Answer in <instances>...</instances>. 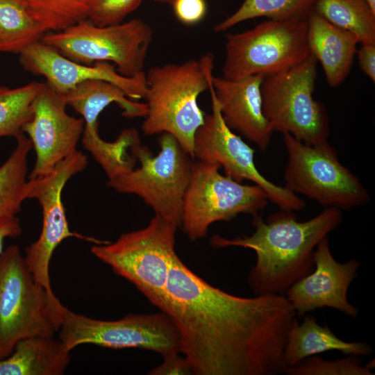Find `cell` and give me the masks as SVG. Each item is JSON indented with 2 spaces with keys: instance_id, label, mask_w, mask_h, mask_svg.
<instances>
[{
  "instance_id": "29",
  "label": "cell",
  "mask_w": 375,
  "mask_h": 375,
  "mask_svg": "<svg viewBox=\"0 0 375 375\" xmlns=\"http://www.w3.org/2000/svg\"><path fill=\"white\" fill-rule=\"evenodd\" d=\"M287 375H373L374 373L362 365L360 356L347 357L327 360L317 356L308 357L296 365L286 367Z\"/></svg>"
},
{
  "instance_id": "27",
  "label": "cell",
  "mask_w": 375,
  "mask_h": 375,
  "mask_svg": "<svg viewBox=\"0 0 375 375\" xmlns=\"http://www.w3.org/2000/svg\"><path fill=\"white\" fill-rule=\"evenodd\" d=\"M22 1L46 32H58L87 19L94 0Z\"/></svg>"
},
{
  "instance_id": "20",
  "label": "cell",
  "mask_w": 375,
  "mask_h": 375,
  "mask_svg": "<svg viewBox=\"0 0 375 375\" xmlns=\"http://www.w3.org/2000/svg\"><path fill=\"white\" fill-rule=\"evenodd\" d=\"M331 351L357 356H367L373 353L372 348L366 342L342 340L327 325H319L312 316H305L301 324L294 318L284 349L286 367L294 366L308 357Z\"/></svg>"
},
{
  "instance_id": "32",
  "label": "cell",
  "mask_w": 375,
  "mask_h": 375,
  "mask_svg": "<svg viewBox=\"0 0 375 375\" xmlns=\"http://www.w3.org/2000/svg\"><path fill=\"white\" fill-rule=\"evenodd\" d=\"M162 362L148 373L150 375L193 374L191 367L183 355L174 353L163 357Z\"/></svg>"
},
{
  "instance_id": "28",
  "label": "cell",
  "mask_w": 375,
  "mask_h": 375,
  "mask_svg": "<svg viewBox=\"0 0 375 375\" xmlns=\"http://www.w3.org/2000/svg\"><path fill=\"white\" fill-rule=\"evenodd\" d=\"M43 83L32 82L15 88L0 86V138H17L31 116V105Z\"/></svg>"
},
{
  "instance_id": "4",
  "label": "cell",
  "mask_w": 375,
  "mask_h": 375,
  "mask_svg": "<svg viewBox=\"0 0 375 375\" xmlns=\"http://www.w3.org/2000/svg\"><path fill=\"white\" fill-rule=\"evenodd\" d=\"M65 307L34 278L17 245L0 256V359L9 356L22 339L53 336Z\"/></svg>"
},
{
  "instance_id": "6",
  "label": "cell",
  "mask_w": 375,
  "mask_h": 375,
  "mask_svg": "<svg viewBox=\"0 0 375 375\" xmlns=\"http://www.w3.org/2000/svg\"><path fill=\"white\" fill-rule=\"evenodd\" d=\"M177 228L171 222L155 215L143 228L125 233L114 242L94 244L91 252L158 308L176 253Z\"/></svg>"
},
{
  "instance_id": "24",
  "label": "cell",
  "mask_w": 375,
  "mask_h": 375,
  "mask_svg": "<svg viewBox=\"0 0 375 375\" xmlns=\"http://www.w3.org/2000/svg\"><path fill=\"white\" fill-rule=\"evenodd\" d=\"M16 140L15 148L0 166V218L16 216L26 199L28 155L33 145L24 133Z\"/></svg>"
},
{
  "instance_id": "16",
  "label": "cell",
  "mask_w": 375,
  "mask_h": 375,
  "mask_svg": "<svg viewBox=\"0 0 375 375\" xmlns=\"http://www.w3.org/2000/svg\"><path fill=\"white\" fill-rule=\"evenodd\" d=\"M313 261V270L292 284L284 295L296 315L301 317L327 307L356 318L359 309L349 301L347 293L357 276L359 262L355 259L338 262L331 253L328 236L317 245Z\"/></svg>"
},
{
  "instance_id": "10",
  "label": "cell",
  "mask_w": 375,
  "mask_h": 375,
  "mask_svg": "<svg viewBox=\"0 0 375 375\" xmlns=\"http://www.w3.org/2000/svg\"><path fill=\"white\" fill-rule=\"evenodd\" d=\"M153 37L151 27L139 18L105 26L85 19L41 41L72 60L111 62L119 74L131 77L144 72Z\"/></svg>"
},
{
  "instance_id": "23",
  "label": "cell",
  "mask_w": 375,
  "mask_h": 375,
  "mask_svg": "<svg viewBox=\"0 0 375 375\" xmlns=\"http://www.w3.org/2000/svg\"><path fill=\"white\" fill-rule=\"evenodd\" d=\"M45 32L22 0H0V51L19 54Z\"/></svg>"
},
{
  "instance_id": "31",
  "label": "cell",
  "mask_w": 375,
  "mask_h": 375,
  "mask_svg": "<svg viewBox=\"0 0 375 375\" xmlns=\"http://www.w3.org/2000/svg\"><path fill=\"white\" fill-rule=\"evenodd\" d=\"M172 6L176 18L186 25L197 24L206 13L205 0H175Z\"/></svg>"
},
{
  "instance_id": "33",
  "label": "cell",
  "mask_w": 375,
  "mask_h": 375,
  "mask_svg": "<svg viewBox=\"0 0 375 375\" xmlns=\"http://www.w3.org/2000/svg\"><path fill=\"white\" fill-rule=\"evenodd\" d=\"M358 64L362 72L375 81V44H361L356 53Z\"/></svg>"
},
{
  "instance_id": "7",
  "label": "cell",
  "mask_w": 375,
  "mask_h": 375,
  "mask_svg": "<svg viewBox=\"0 0 375 375\" xmlns=\"http://www.w3.org/2000/svg\"><path fill=\"white\" fill-rule=\"evenodd\" d=\"M308 17L269 19L251 29L226 34L222 77L267 76L289 69L310 55Z\"/></svg>"
},
{
  "instance_id": "18",
  "label": "cell",
  "mask_w": 375,
  "mask_h": 375,
  "mask_svg": "<svg viewBox=\"0 0 375 375\" xmlns=\"http://www.w3.org/2000/svg\"><path fill=\"white\" fill-rule=\"evenodd\" d=\"M263 75L229 80L212 76V85L226 124L266 150L274 133L263 109L261 85Z\"/></svg>"
},
{
  "instance_id": "8",
  "label": "cell",
  "mask_w": 375,
  "mask_h": 375,
  "mask_svg": "<svg viewBox=\"0 0 375 375\" xmlns=\"http://www.w3.org/2000/svg\"><path fill=\"white\" fill-rule=\"evenodd\" d=\"M287 152L285 188L324 208L351 209L368 203L370 197L360 179L339 160L328 141L306 144L283 134Z\"/></svg>"
},
{
  "instance_id": "5",
  "label": "cell",
  "mask_w": 375,
  "mask_h": 375,
  "mask_svg": "<svg viewBox=\"0 0 375 375\" xmlns=\"http://www.w3.org/2000/svg\"><path fill=\"white\" fill-rule=\"evenodd\" d=\"M158 140L156 155L140 142L131 153L140 163L108 178V185L119 193L133 194L150 206L155 215L181 226L183 199L192 174L193 159L167 133Z\"/></svg>"
},
{
  "instance_id": "36",
  "label": "cell",
  "mask_w": 375,
  "mask_h": 375,
  "mask_svg": "<svg viewBox=\"0 0 375 375\" xmlns=\"http://www.w3.org/2000/svg\"><path fill=\"white\" fill-rule=\"evenodd\" d=\"M372 8L375 11V0H367Z\"/></svg>"
},
{
  "instance_id": "22",
  "label": "cell",
  "mask_w": 375,
  "mask_h": 375,
  "mask_svg": "<svg viewBox=\"0 0 375 375\" xmlns=\"http://www.w3.org/2000/svg\"><path fill=\"white\" fill-rule=\"evenodd\" d=\"M64 95L67 106L82 116L87 131L98 130L99 115L112 103L120 107L126 117H145L147 114L145 103L129 99L121 88L105 81L82 82Z\"/></svg>"
},
{
  "instance_id": "19",
  "label": "cell",
  "mask_w": 375,
  "mask_h": 375,
  "mask_svg": "<svg viewBox=\"0 0 375 375\" xmlns=\"http://www.w3.org/2000/svg\"><path fill=\"white\" fill-rule=\"evenodd\" d=\"M307 40L310 53L321 64L329 86L341 85L356 53L359 41L356 35L333 25L312 10L308 15Z\"/></svg>"
},
{
  "instance_id": "14",
  "label": "cell",
  "mask_w": 375,
  "mask_h": 375,
  "mask_svg": "<svg viewBox=\"0 0 375 375\" xmlns=\"http://www.w3.org/2000/svg\"><path fill=\"white\" fill-rule=\"evenodd\" d=\"M212 78L208 88L212 112L206 114L203 124L196 132L194 158L217 165L224 169L226 176L238 182L247 180L260 186L267 193L269 201L281 210H303L305 202L297 194L284 186L276 185L260 173L254 162V149L226 124L214 93Z\"/></svg>"
},
{
  "instance_id": "12",
  "label": "cell",
  "mask_w": 375,
  "mask_h": 375,
  "mask_svg": "<svg viewBox=\"0 0 375 375\" xmlns=\"http://www.w3.org/2000/svg\"><path fill=\"white\" fill-rule=\"evenodd\" d=\"M70 351L81 344L112 349L138 348L165 357L181 353V337L172 318L163 312L129 314L117 320L96 319L66 308L58 331Z\"/></svg>"
},
{
  "instance_id": "3",
  "label": "cell",
  "mask_w": 375,
  "mask_h": 375,
  "mask_svg": "<svg viewBox=\"0 0 375 375\" xmlns=\"http://www.w3.org/2000/svg\"><path fill=\"white\" fill-rule=\"evenodd\" d=\"M213 65L214 56L208 53L197 60L151 67L146 74L143 133H169L194 158L195 134L206 115L197 100L209 88Z\"/></svg>"
},
{
  "instance_id": "30",
  "label": "cell",
  "mask_w": 375,
  "mask_h": 375,
  "mask_svg": "<svg viewBox=\"0 0 375 375\" xmlns=\"http://www.w3.org/2000/svg\"><path fill=\"white\" fill-rule=\"evenodd\" d=\"M142 0H94L87 19L99 26L116 25L138 8Z\"/></svg>"
},
{
  "instance_id": "13",
  "label": "cell",
  "mask_w": 375,
  "mask_h": 375,
  "mask_svg": "<svg viewBox=\"0 0 375 375\" xmlns=\"http://www.w3.org/2000/svg\"><path fill=\"white\" fill-rule=\"evenodd\" d=\"M87 165V156L77 150L49 173L27 181L26 198L38 201L42 211V226L39 238L26 248L24 257L35 280L51 296L56 295L50 281V261L63 240L73 237L93 244L106 242L70 231L62 201L65 185Z\"/></svg>"
},
{
  "instance_id": "17",
  "label": "cell",
  "mask_w": 375,
  "mask_h": 375,
  "mask_svg": "<svg viewBox=\"0 0 375 375\" xmlns=\"http://www.w3.org/2000/svg\"><path fill=\"white\" fill-rule=\"evenodd\" d=\"M19 62L24 69L44 76L47 84L63 94L78 84L89 80L111 83L134 101L144 98L147 92L144 72L129 77L119 74L110 62H96L87 65L76 62L42 41L21 52Z\"/></svg>"
},
{
  "instance_id": "11",
  "label": "cell",
  "mask_w": 375,
  "mask_h": 375,
  "mask_svg": "<svg viewBox=\"0 0 375 375\" xmlns=\"http://www.w3.org/2000/svg\"><path fill=\"white\" fill-rule=\"evenodd\" d=\"M215 164L194 162L185 194L181 228L195 241L206 236L209 226L228 222L239 214L256 216L269 201L257 185H244L221 174Z\"/></svg>"
},
{
  "instance_id": "21",
  "label": "cell",
  "mask_w": 375,
  "mask_h": 375,
  "mask_svg": "<svg viewBox=\"0 0 375 375\" xmlns=\"http://www.w3.org/2000/svg\"><path fill=\"white\" fill-rule=\"evenodd\" d=\"M69 352L53 336L26 338L0 359V375H60L69 364Z\"/></svg>"
},
{
  "instance_id": "2",
  "label": "cell",
  "mask_w": 375,
  "mask_h": 375,
  "mask_svg": "<svg viewBox=\"0 0 375 375\" xmlns=\"http://www.w3.org/2000/svg\"><path fill=\"white\" fill-rule=\"evenodd\" d=\"M342 220L341 210L325 208L312 218L300 222L291 211L281 210L265 221L253 217L250 235L225 238L215 235L216 248L240 247L253 250L256 261L248 274L255 295H284L287 290L314 269L313 253L318 243Z\"/></svg>"
},
{
  "instance_id": "25",
  "label": "cell",
  "mask_w": 375,
  "mask_h": 375,
  "mask_svg": "<svg viewBox=\"0 0 375 375\" xmlns=\"http://www.w3.org/2000/svg\"><path fill=\"white\" fill-rule=\"evenodd\" d=\"M313 11L356 35L359 43L375 44V11L367 0H315Z\"/></svg>"
},
{
  "instance_id": "1",
  "label": "cell",
  "mask_w": 375,
  "mask_h": 375,
  "mask_svg": "<svg viewBox=\"0 0 375 375\" xmlns=\"http://www.w3.org/2000/svg\"><path fill=\"white\" fill-rule=\"evenodd\" d=\"M196 375H276L296 312L284 295L243 297L212 286L176 253L162 301Z\"/></svg>"
},
{
  "instance_id": "9",
  "label": "cell",
  "mask_w": 375,
  "mask_h": 375,
  "mask_svg": "<svg viewBox=\"0 0 375 375\" xmlns=\"http://www.w3.org/2000/svg\"><path fill=\"white\" fill-rule=\"evenodd\" d=\"M317 64L310 53L300 64L265 76L261 85L263 112L273 131L308 144L328 141L330 131L327 112L313 97Z\"/></svg>"
},
{
  "instance_id": "15",
  "label": "cell",
  "mask_w": 375,
  "mask_h": 375,
  "mask_svg": "<svg viewBox=\"0 0 375 375\" xmlns=\"http://www.w3.org/2000/svg\"><path fill=\"white\" fill-rule=\"evenodd\" d=\"M67 106L63 94L43 83L32 102L31 118L22 128L35 152L29 179L49 173L77 151L85 122L83 118L69 115Z\"/></svg>"
},
{
  "instance_id": "26",
  "label": "cell",
  "mask_w": 375,
  "mask_h": 375,
  "mask_svg": "<svg viewBox=\"0 0 375 375\" xmlns=\"http://www.w3.org/2000/svg\"><path fill=\"white\" fill-rule=\"evenodd\" d=\"M315 0H244L231 15L215 24V33L226 31L236 24L256 17L285 20L308 17Z\"/></svg>"
},
{
  "instance_id": "35",
  "label": "cell",
  "mask_w": 375,
  "mask_h": 375,
  "mask_svg": "<svg viewBox=\"0 0 375 375\" xmlns=\"http://www.w3.org/2000/svg\"><path fill=\"white\" fill-rule=\"evenodd\" d=\"M153 1H157V2H161V3H169V4H172V3L175 1V0H153Z\"/></svg>"
},
{
  "instance_id": "34",
  "label": "cell",
  "mask_w": 375,
  "mask_h": 375,
  "mask_svg": "<svg viewBox=\"0 0 375 375\" xmlns=\"http://www.w3.org/2000/svg\"><path fill=\"white\" fill-rule=\"evenodd\" d=\"M22 233L20 221L17 216L0 218V256L3 251L4 242L7 238H15Z\"/></svg>"
}]
</instances>
